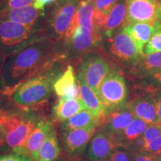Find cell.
<instances>
[{
	"instance_id": "obj_11",
	"label": "cell",
	"mask_w": 161,
	"mask_h": 161,
	"mask_svg": "<svg viewBox=\"0 0 161 161\" xmlns=\"http://www.w3.org/2000/svg\"><path fill=\"white\" fill-rule=\"evenodd\" d=\"M118 146L115 136L98 127L83 156L88 160H108Z\"/></svg>"
},
{
	"instance_id": "obj_15",
	"label": "cell",
	"mask_w": 161,
	"mask_h": 161,
	"mask_svg": "<svg viewBox=\"0 0 161 161\" xmlns=\"http://www.w3.org/2000/svg\"><path fill=\"white\" fill-rule=\"evenodd\" d=\"M46 15V9H37L34 5L6 11L0 14V19H5L24 25L43 29Z\"/></svg>"
},
{
	"instance_id": "obj_39",
	"label": "cell",
	"mask_w": 161,
	"mask_h": 161,
	"mask_svg": "<svg viewBox=\"0 0 161 161\" xmlns=\"http://www.w3.org/2000/svg\"><path fill=\"white\" fill-rule=\"evenodd\" d=\"M6 56L3 55V54H0V78H1L2 72H3V69L4 64H5ZM2 94V93H1Z\"/></svg>"
},
{
	"instance_id": "obj_17",
	"label": "cell",
	"mask_w": 161,
	"mask_h": 161,
	"mask_svg": "<svg viewBox=\"0 0 161 161\" xmlns=\"http://www.w3.org/2000/svg\"><path fill=\"white\" fill-rule=\"evenodd\" d=\"M134 117L126 104L123 107L107 112L99 127L116 136L125 129Z\"/></svg>"
},
{
	"instance_id": "obj_24",
	"label": "cell",
	"mask_w": 161,
	"mask_h": 161,
	"mask_svg": "<svg viewBox=\"0 0 161 161\" xmlns=\"http://www.w3.org/2000/svg\"><path fill=\"white\" fill-rule=\"evenodd\" d=\"M94 13L95 7L93 5V0H80L75 18L67 33L72 31L77 25L83 26L91 31H96L93 25Z\"/></svg>"
},
{
	"instance_id": "obj_2",
	"label": "cell",
	"mask_w": 161,
	"mask_h": 161,
	"mask_svg": "<svg viewBox=\"0 0 161 161\" xmlns=\"http://www.w3.org/2000/svg\"><path fill=\"white\" fill-rule=\"evenodd\" d=\"M69 63L58 52L46 64L19 84L10 95L18 106L33 107L46 102L54 91L56 79L66 69Z\"/></svg>"
},
{
	"instance_id": "obj_27",
	"label": "cell",
	"mask_w": 161,
	"mask_h": 161,
	"mask_svg": "<svg viewBox=\"0 0 161 161\" xmlns=\"http://www.w3.org/2000/svg\"><path fill=\"white\" fill-rule=\"evenodd\" d=\"M127 0H117L116 5L107 17L103 28V33L114 31L125 23Z\"/></svg>"
},
{
	"instance_id": "obj_8",
	"label": "cell",
	"mask_w": 161,
	"mask_h": 161,
	"mask_svg": "<svg viewBox=\"0 0 161 161\" xmlns=\"http://www.w3.org/2000/svg\"><path fill=\"white\" fill-rule=\"evenodd\" d=\"M97 95L107 112L123 107L128 100V86L123 72L114 65L98 87Z\"/></svg>"
},
{
	"instance_id": "obj_40",
	"label": "cell",
	"mask_w": 161,
	"mask_h": 161,
	"mask_svg": "<svg viewBox=\"0 0 161 161\" xmlns=\"http://www.w3.org/2000/svg\"><path fill=\"white\" fill-rule=\"evenodd\" d=\"M77 159H71L66 157V158H58L55 161H77Z\"/></svg>"
},
{
	"instance_id": "obj_35",
	"label": "cell",
	"mask_w": 161,
	"mask_h": 161,
	"mask_svg": "<svg viewBox=\"0 0 161 161\" xmlns=\"http://www.w3.org/2000/svg\"><path fill=\"white\" fill-rule=\"evenodd\" d=\"M116 2L117 0H93V5L96 10L108 16Z\"/></svg>"
},
{
	"instance_id": "obj_34",
	"label": "cell",
	"mask_w": 161,
	"mask_h": 161,
	"mask_svg": "<svg viewBox=\"0 0 161 161\" xmlns=\"http://www.w3.org/2000/svg\"><path fill=\"white\" fill-rule=\"evenodd\" d=\"M133 161H161V154H152L144 150L134 151Z\"/></svg>"
},
{
	"instance_id": "obj_30",
	"label": "cell",
	"mask_w": 161,
	"mask_h": 161,
	"mask_svg": "<svg viewBox=\"0 0 161 161\" xmlns=\"http://www.w3.org/2000/svg\"><path fill=\"white\" fill-rule=\"evenodd\" d=\"M8 96L0 93V127L6 122L8 118L13 114L14 111L17 109L14 108H11L9 104L5 99Z\"/></svg>"
},
{
	"instance_id": "obj_12",
	"label": "cell",
	"mask_w": 161,
	"mask_h": 161,
	"mask_svg": "<svg viewBox=\"0 0 161 161\" xmlns=\"http://www.w3.org/2000/svg\"><path fill=\"white\" fill-rule=\"evenodd\" d=\"M161 21V8L157 0H127L125 23Z\"/></svg>"
},
{
	"instance_id": "obj_42",
	"label": "cell",
	"mask_w": 161,
	"mask_h": 161,
	"mask_svg": "<svg viewBox=\"0 0 161 161\" xmlns=\"http://www.w3.org/2000/svg\"><path fill=\"white\" fill-rule=\"evenodd\" d=\"M157 1L158 2V3L160 4V5H161V0H157Z\"/></svg>"
},
{
	"instance_id": "obj_19",
	"label": "cell",
	"mask_w": 161,
	"mask_h": 161,
	"mask_svg": "<svg viewBox=\"0 0 161 161\" xmlns=\"http://www.w3.org/2000/svg\"><path fill=\"white\" fill-rule=\"evenodd\" d=\"M53 90L59 98L69 99L78 97L79 86L77 75H75V69L72 64L66 66L63 73L56 79Z\"/></svg>"
},
{
	"instance_id": "obj_6",
	"label": "cell",
	"mask_w": 161,
	"mask_h": 161,
	"mask_svg": "<svg viewBox=\"0 0 161 161\" xmlns=\"http://www.w3.org/2000/svg\"><path fill=\"white\" fill-rule=\"evenodd\" d=\"M43 36L41 28L0 19V54L8 56L15 53Z\"/></svg>"
},
{
	"instance_id": "obj_3",
	"label": "cell",
	"mask_w": 161,
	"mask_h": 161,
	"mask_svg": "<svg viewBox=\"0 0 161 161\" xmlns=\"http://www.w3.org/2000/svg\"><path fill=\"white\" fill-rule=\"evenodd\" d=\"M124 25L114 31L103 33L98 49L122 71L124 69L128 72L142 53L124 29Z\"/></svg>"
},
{
	"instance_id": "obj_7",
	"label": "cell",
	"mask_w": 161,
	"mask_h": 161,
	"mask_svg": "<svg viewBox=\"0 0 161 161\" xmlns=\"http://www.w3.org/2000/svg\"><path fill=\"white\" fill-rule=\"evenodd\" d=\"M42 116L31 107L17 108L14 111L1 126L11 151L24 144Z\"/></svg>"
},
{
	"instance_id": "obj_22",
	"label": "cell",
	"mask_w": 161,
	"mask_h": 161,
	"mask_svg": "<svg viewBox=\"0 0 161 161\" xmlns=\"http://www.w3.org/2000/svg\"><path fill=\"white\" fill-rule=\"evenodd\" d=\"M84 109V104L78 97L69 99L59 98L52 108L53 120L62 123Z\"/></svg>"
},
{
	"instance_id": "obj_9",
	"label": "cell",
	"mask_w": 161,
	"mask_h": 161,
	"mask_svg": "<svg viewBox=\"0 0 161 161\" xmlns=\"http://www.w3.org/2000/svg\"><path fill=\"white\" fill-rule=\"evenodd\" d=\"M77 65V71L97 94L100 84L114 64L99 49H95L86 54Z\"/></svg>"
},
{
	"instance_id": "obj_25",
	"label": "cell",
	"mask_w": 161,
	"mask_h": 161,
	"mask_svg": "<svg viewBox=\"0 0 161 161\" xmlns=\"http://www.w3.org/2000/svg\"><path fill=\"white\" fill-rule=\"evenodd\" d=\"M60 150L61 148L59 139L57 136L55 127H53L40 146L36 161H55L59 158Z\"/></svg>"
},
{
	"instance_id": "obj_20",
	"label": "cell",
	"mask_w": 161,
	"mask_h": 161,
	"mask_svg": "<svg viewBox=\"0 0 161 161\" xmlns=\"http://www.w3.org/2000/svg\"><path fill=\"white\" fill-rule=\"evenodd\" d=\"M79 86L78 98L82 101L85 109L90 110L94 115L103 119L106 115V109L98 98L96 92L86 83L81 74L79 72H76Z\"/></svg>"
},
{
	"instance_id": "obj_1",
	"label": "cell",
	"mask_w": 161,
	"mask_h": 161,
	"mask_svg": "<svg viewBox=\"0 0 161 161\" xmlns=\"http://www.w3.org/2000/svg\"><path fill=\"white\" fill-rule=\"evenodd\" d=\"M58 52V41L45 36L6 56L0 78V93L10 96L17 86L52 59Z\"/></svg>"
},
{
	"instance_id": "obj_41",
	"label": "cell",
	"mask_w": 161,
	"mask_h": 161,
	"mask_svg": "<svg viewBox=\"0 0 161 161\" xmlns=\"http://www.w3.org/2000/svg\"><path fill=\"white\" fill-rule=\"evenodd\" d=\"M79 161H109L108 160H88V159H83Z\"/></svg>"
},
{
	"instance_id": "obj_38",
	"label": "cell",
	"mask_w": 161,
	"mask_h": 161,
	"mask_svg": "<svg viewBox=\"0 0 161 161\" xmlns=\"http://www.w3.org/2000/svg\"><path fill=\"white\" fill-rule=\"evenodd\" d=\"M55 1H57V0H35L34 5L35 6L36 8L44 10L46 9V6L51 5Z\"/></svg>"
},
{
	"instance_id": "obj_21",
	"label": "cell",
	"mask_w": 161,
	"mask_h": 161,
	"mask_svg": "<svg viewBox=\"0 0 161 161\" xmlns=\"http://www.w3.org/2000/svg\"><path fill=\"white\" fill-rule=\"evenodd\" d=\"M161 69V52L142 55L128 71L132 77L142 79Z\"/></svg>"
},
{
	"instance_id": "obj_44",
	"label": "cell",
	"mask_w": 161,
	"mask_h": 161,
	"mask_svg": "<svg viewBox=\"0 0 161 161\" xmlns=\"http://www.w3.org/2000/svg\"><path fill=\"white\" fill-rule=\"evenodd\" d=\"M160 5V8H161V5Z\"/></svg>"
},
{
	"instance_id": "obj_43",
	"label": "cell",
	"mask_w": 161,
	"mask_h": 161,
	"mask_svg": "<svg viewBox=\"0 0 161 161\" xmlns=\"http://www.w3.org/2000/svg\"><path fill=\"white\" fill-rule=\"evenodd\" d=\"M160 127H161V123H160Z\"/></svg>"
},
{
	"instance_id": "obj_26",
	"label": "cell",
	"mask_w": 161,
	"mask_h": 161,
	"mask_svg": "<svg viewBox=\"0 0 161 161\" xmlns=\"http://www.w3.org/2000/svg\"><path fill=\"white\" fill-rule=\"evenodd\" d=\"M142 149L152 154H161V127L149 124L142 137Z\"/></svg>"
},
{
	"instance_id": "obj_5",
	"label": "cell",
	"mask_w": 161,
	"mask_h": 161,
	"mask_svg": "<svg viewBox=\"0 0 161 161\" xmlns=\"http://www.w3.org/2000/svg\"><path fill=\"white\" fill-rule=\"evenodd\" d=\"M80 0H57L46 6L43 35L53 41L63 40L69 29Z\"/></svg>"
},
{
	"instance_id": "obj_4",
	"label": "cell",
	"mask_w": 161,
	"mask_h": 161,
	"mask_svg": "<svg viewBox=\"0 0 161 161\" xmlns=\"http://www.w3.org/2000/svg\"><path fill=\"white\" fill-rule=\"evenodd\" d=\"M102 40V34L77 25L58 41V49L70 64L77 65L86 54L99 49Z\"/></svg>"
},
{
	"instance_id": "obj_37",
	"label": "cell",
	"mask_w": 161,
	"mask_h": 161,
	"mask_svg": "<svg viewBox=\"0 0 161 161\" xmlns=\"http://www.w3.org/2000/svg\"><path fill=\"white\" fill-rule=\"evenodd\" d=\"M152 89L153 90V93H154V98H155L157 108H158V115L159 121H160V124L161 123V90H156V89H153V88H152Z\"/></svg>"
},
{
	"instance_id": "obj_16",
	"label": "cell",
	"mask_w": 161,
	"mask_h": 161,
	"mask_svg": "<svg viewBox=\"0 0 161 161\" xmlns=\"http://www.w3.org/2000/svg\"><path fill=\"white\" fill-rule=\"evenodd\" d=\"M149 124L134 117L121 134L115 136L119 146L128 148L132 152L142 149V137Z\"/></svg>"
},
{
	"instance_id": "obj_32",
	"label": "cell",
	"mask_w": 161,
	"mask_h": 161,
	"mask_svg": "<svg viewBox=\"0 0 161 161\" xmlns=\"http://www.w3.org/2000/svg\"><path fill=\"white\" fill-rule=\"evenodd\" d=\"M140 84L153 89L161 90V69L140 80Z\"/></svg>"
},
{
	"instance_id": "obj_13",
	"label": "cell",
	"mask_w": 161,
	"mask_h": 161,
	"mask_svg": "<svg viewBox=\"0 0 161 161\" xmlns=\"http://www.w3.org/2000/svg\"><path fill=\"white\" fill-rule=\"evenodd\" d=\"M143 87L146 90V92L141 95L134 96L127 102V105L135 117L145 121L148 124H160L153 90L148 86Z\"/></svg>"
},
{
	"instance_id": "obj_14",
	"label": "cell",
	"mask_w": 161,
	"mask_h": 161,
	"mask_svg": "<svg viewBox=\"0 0 161 161\" xmlns=\"http://www.w3.org/2000/svg\"><path fill=\"white\" fill-rule=\"evenodd\" d=\"M53 127L52 120L45 116H42L24 144L11 151L31 156L36 161L40 146Z\"/></svg>"
},
{
	"instance_id": "obj_36",
	"label": "cell",
	"mask_w": 161,
	"mask_h": 161,
	"mask_svg": "<svg viewBox=\"0 0 161 161\" xmlns=\"http://www.w3.org/2000/svg\"><path fill=\"white\" fill-rule=\"evenodd\" d=\"M11 148L6 142L5 134L2 129V127H0V154L9 152Z\"/></svg>"
},
{
	"instance_id": "obj_23",
	"label": "cell",
	"mask_w": 161,
	"mask_h": 161,
	"mask_svg": "<svg viewBox=\"0 0 161 161\" xmlns=\"http://www.w3.org/2000/svg\"><path fill=\"white\" fill-rule=\"evenodd\" d=\"M102 119L94 115L90 110L84 109L70 117L65 122L60 123V130L77 129V128L99 127Z\"/></svg>"
},
{
	"instance_id": "obj_10",
	"label": "cell",
	"mask_w": 161,
	"mask_h": 161,
	"mask_svg": "<svg viewBox=\"0 0 161 161\" xmlns=\"http://www.w3.org/2000/svg\"><path fill=\"white\" fill-rule=\"evenodd\" d=\"M98 127L60 130V145L66 157L77 159L84 155L86 147Z\"/></svg>"
},
{
	"instance_id": "obj_31",
	"label": "cell",
	"mask_w": 161,
	"mask_h": 161,
	"mask_svg": "<svg viewBox=\"0 0 161 161\" xmlns=\"http://www.w3.org/2000/svg\"><path fill=\"white\" fill-rule=\"evenodd\" d=\"M109 161H133V152L122 146H118L108 159Z\"/></svg>"
},
{
	"instance_id": "obj_29",
	"label": "cell",
	"mask_w": 161,
	"mask_h": 161,
	"mask_svg": "<svg viewBox=\"0 0 161 161\" xmlns=\"http://www.w3.org/2000/svg\"><path fill=\"white\" fill-rule=\"evenodd\" d=\"M161 52V29L152 36L142 50V55Z\"/></svg>"
},
{
	"instance_id": "obj_18",
	"label": "cell",
	"mask_w": 161,
	"mask_h": 161,
	"mask_svg": "<svg viewBox=\"0 0 161 161\" xmlns=\"http://www.w3.org/2000/svg\"><path fill=\"white\" fill-rule=\"evenodd\" d=\"M124 29L133 38L142 53L144 46L152 36L161 29V21L125 23Z\"/></svg>"
},
{
	"instance_id": "obj_28",
	"label": "cell",
	"mask_w": 161,
	"mask_h": 161,
	"mask_svg": "<svg viewBox=\"0 0 161 161\" xmlns=\"http://www.w3.org/2000/svg\"><path fill=\"white\" fill-rule=\"evenodd\" d=\"M35 0H0V14L11 10L34 5Z\"/></svg>"
},
{
	"instance_id": "obj_33",
	"label": "cell",
	"mask_w": 161,
	"mask_h": 161,
	"mask_svg": "<svg viewBox=\"0 0 161 161\" xmlns=\"http://www.w3.org/2000/svg\"><path fill=\"white\" fill-rule=\"evenodd\" d=\"M0 161H35V160L28 154L11 151L0 154Z\"/></svg>"
}]
</instances>
